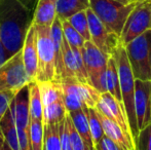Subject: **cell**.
I'll return each mask as SVG.
<instances>
[{
	"mask_svg": "<svg viewBox=\"0 0 151 150\" xmlns=\"http://www.w3.org/2000/svg\"><path fill=\"white\" fill-rule=\"evenodd\" d=\"M33 18V10L19 0H0V37L5 61L22 50Z\"/></svg>",
	"mask_w": 151,
	"mask_h": 150,
	"instance_id": "1",
	"label": "cell"
},
{
	"mask_svg": "<svg viewBox=\"0 0 151 150\" xmlns=\"http://www.w3.org/2000/svg\"><path fill=\"white\" fill-rule=\"evenodd\" d=\"M112 57L115 59L116 64H117L118 73H119L122 103L124 105L125 112H127V118H129L134 143H135V146H136V143H137L138 136H139V132H140L139 128H138L137 116H136V109H135L136 78L133 74V71H132L124 45L120 44L115 50V52H113Z\"/></svg>",
	"mask_w": 151,
	"mask_h": 150,
	"instance_id": "2",
	"label": "cell"
},
{
	"mask_svg": "<svg viewBox=\"0 0 151 150\" xmlns=\"http://www.w3.org/2000/svg\"><path fill=\"white\" fill-rule=\"evenodd\" d=\"M140 1L91 0V8L110 32L120 37L127 18Z\"/></svg>",
	"mask_w": 151,
	"mask_h": 150,
	"instance_id": "3",
	"label": "cell"
},
{
	"mask_svg": "<svg viewBox=\"0 0 151 150\" xmlns=\"http://www.w3.org/2000/svg\"><path fill=\"white\" fill-rule=\"evenodd\" d=\"M36 29L38 55V71L36 81L57 80L56 54L50 26L34 25Z\"/></svg>",
	"mask_w": 151,
	"mask_h": 150,
	"instance_id": "4",
	"label": "cell"
},
{
	"mask_svg": "<svg viewBox=\"0 0 151 150\" xmlns=\"http://www.w3.org/2000/svg\"><path fill=\"white\" fill-rule=\"evenodd\" d=\"M136 79L151 80V30L124 45Z\"/></svg>",
	"mask_w": 151,
	"mask_h": 150,
	"instance_id": "5",
	"label": "cell"
},
{
	"mask_svg": "<svg viewBox=\"0 0 151 150\" xmlns=\"http://www.w3.org/2000/svg\"><path fill=\"white\" fill-rule=\"evenodd\" d=\"M81 52L84 66L88 75V83L101 94L107 93L106 70L110 57L104 54L91 40L86 41Z\"/></svg>",
	"mask_w": 151,
	"mask_h": 150,
	"instance_id": "6",
	"label": "cell"
},
{
	"mask_svg": "<svg viewBox=\"0 0 151 150\" xmlns=\"http://www.w3.org/2000/svg\"><path fill=\"white\" fill-rule=\"evenodd\" d=\"M31 81L25 68L22 50L0 65V93L20 90Z\"/></svg>",
	"mask_w": 151,
	"mask_h": 150,
	"instance_id": "7",
	"label": "cell"
},
{
	"mask_svg": "<svg viewBox=\"0 0 151 150\" xmlns=\"http://www.w3.org/2000/svg\"><path fill=\"white\" fill-rule=\"evenodd\" d=\"M12 112L18 133L21 150H31L30 113H29V84L19 90L12 104Z\"/></svg>",
	"mask_w": 151,
	"mask_h": 150,
	"instance_id": "8",
	"label": "cell"
},
{
	"mask_svg": "<svg viewBox=\"0 0 151 150\" xmlns=\"http://www.w3.org/2000/svg\"><path fill=\"white\" fill-rule=\"evenodd\" d=\"M149 30H151V2L150 0H144L136 5L127 18L120 35L121 44L125 45Z\"/></svg>",
	"mask_w": 151,
	"mask_h": 150,
	"instance_id": "9",
	"label": "cell"
},
{
	"mask_svg": "<svg viewBox=\"0 0 151 150\" xmlns=\"http://www.w3.org/2000/svg\"><path fill=\"white\" fill-rule=\"evenodd\" d=\"M86 14L90 26L91 41L97 45L104 54L111 57L116 48L121 44L120 37L110 32L91 7L86 10Z\"/></svg>",
	"mask_w": 151,
	"mask_h": 150,
	"instance_id": "10",
	"label": "cell"
},
{
	"mask_svg": "<svg viewBox=\"0 0 151 150\" xmlns=\"http://www.w3.org/2000/svg\"><path fill=\"white\" fill-rule=\"evenodd\" d=\"M96 109L104 116L119 124L123 128V131L129 137L133 138L129 118H127V112H125L124 105L121 101L117 100L110 93H103L101 94V97L96 105Z\"/></svg>",
	"mask_w": 151,
	"mask_h": 150,
	"instance_id": "11",
	"label": "cell"
},
{
	"mask_svg": "<svg viewBox=\"0 0 151 150\" xmlns=\"http://www.w3.org/2000/svg\"><path fill=\"white\" fill-rule=\"evenodd\" d=\"M135 109L140 131L151 123V80L136 79Z\"/></svg>",
	"mask_w": 151,
	"mask_h": 150,
	"instance_id": "12",
	"label": "cell"
},
{
	"mask_svg": "<svg viewBox=\"0 0 151 150\" xmlns=\"http://www.w3.org/2000/svg\"><path fill=\"white\" fill-rule=\"evenodd\" d=\"M64 67L65 78L73 77L81 82L88 83V75L84 66L81 50L70 46L64 37Z\"/></svg>",
	"mask_w": 151,
	"mask_h": 150,
	"instance_id": "13",
	"label": "cell"
},
{
	"mask_svg": "<svg viewBox=\"0 0 151 150\" xmlns=\"http://www.w3.org/2000/svg\"><path fill=\"white\" fill-rule=\"evenodd\" d=\"M23 61L26 71L30 79L36 80L38 71V55H37V40H36V29L34 24L29 29L28 34L25 39L24 46L22 48Z\"/></svg>",
	"mask_w": 151,
	"mask_h": 150,
	"instance_id": "14",
	"label": "cell"
},
{
	"mask_svg": "<svg viewBox=\"0 0 151 150\" xmlns=\"http://www.w3.org/2000/svg\"><path fill=\"white\" fill-rule=\"evenodd\" d=\"M97 112L98 115H99L100 120L102 122V126H103L105 136H107L112 141H114L123 150H136V146H135V143H134L133 138L129 137L123 131V128H121L119 124L116 123L113 120L107 118L106 116H104L103 114L100 113L98 110Z\"/></svg>",
	"mask_w": 151,
	"mask_h": 150,
	"instance_id": "15",
	"label": "cell"
},
{
	"mask_svg": "<svg viewBox=\"0 0 151 150\" xmlns=\"http://www.w3.org/2000/svg\"><path fill=\"white\" fill-rule=\"evenodd\" d=\"M61 85L63 88L64 103L68 113L76 110H80L86 107L83 104L78 92L77 83L78 80L73 77H66L61 80Z\"/></svg>",
	"mask_w": 151,
	"mask_h": 150,
	"instance_id": "16",
	"label": "cell"
},
{
	"mask_svg": "<svg viewBox=\"0 0 151 150\" xmlns=\"http://www.w3.org/2000/svg\"><path fill=\"white\" fill-rule=\"evenodd\" d=\"M58 0H38L34 10L33 24L40 26H52L57 19Z\"/></svg>",
	"mask_w": 151,
	"mask_h": 150,
	"instance_id": "17",
	"label": "cell"
},
{
	"mask_svg": "<svg viewBox=\"0 0 151 150\" xmlns=\"http://www.w3.org/2000/svg\"><path fill=\"white\" fill-rule=\"evenodd\" d=\"M0 131L4 140V150H21L12 109L7 111L0 121Z\"/></svg>",
	"mask_w": 151,
	"mask_h": 150,
	"instance_id": "18",
	"label": "cell"
},
{
	"mask_svg": "<svg viewBox=\"0 0 151 150\" xmlns=\"http://www.w3.org/2000/svg\"><path fill=\"white\" fill-rule=\"evenodd\" d=\"M69 115L71 117L72 122H73L76 131L80 135L82 140L86 143L88 148L91 150H96L95 144H93V137H91V128H90V122H88V107H84L83 109H80V110L70 112Z\"/></svg>",
	"mask_w": 151,
	"mask_h": 150,
	"instance_id": "19",
	"label": "cell"
},
{
	"mask_svg": "<svg viewBox=\"0 0 151 150\" xmlns=\"http://www.w3.org/2000/svg\"><path fill=\"white\" fill-rule=\"evenodd\" d=\"M91 7V0H58L57 18L61 21L70 19L80 11L88 10Z\"/></svg>",
	"mask_w": 151,
	"mask_h": 150,
	"instance_id": "20",
	"label": "cell"
},
{
	"mask_svg": "<svg viewBox=\"0 0 151 150\" xmlns=\"http://www.w3.org/2000/svg\"><path fill=\"white\" fill-rule=\"evenodd\" d=\"M29 113L31 120L43 122V103L39 84L36 80L29 83Z\"/></svg>",
	"mask_w": 151,
	"mask_h": 150,
	"instance_id": "21",
	"label": "cell"
},
{
	"mask_svg": "<svg viewBox=\"0 0 151 150\" xmlns=\"http://www.w3.org/2000/svg\"><path fill=\"white\" fill-rule=\"evenodd\" d=\"M38 84H39V90L40 94H41L43 107L52 104V103H56L58 101L64 100L63 88H62L60 81H58V80L42 81L38 82Z\"/></svg>",
	"mask_w": 151,
	"mask_h": 150,
	"instance_id": "22",
	"label": "cell"
},
{
	"mask_svg": "<svg viewBox=\"0 0 151 150\" xmlns=\"http://www.w3.org/2000/svg\"><path fill=\"white\" fill-rule=\"evenodd\" d=\"M106 84H107V92L110 93L113 97H115L117 100L122 102L119 73H118L116 61L112 56L108 60L107 70H106Z\"/></svg>",
	"mask_w": 151,
	"mask_h": 150,
	"instance_id": "23",
	"label": "cell"
},
{
	"mask_svg": "<svg viewBox=\"0 0 151 150\" xmlns=\"http://www.w3.org/2000/svg\"><path fill=\"white\" fill-rule=\"evenodd\" d=\"M68 114L64 100L43 107V124H60Z\"/></svg>",
	"mask_w": 151,
	"mask_h": 150,
	"instance_id": "24",
	"label": "cell"
},
{
	"mask_svg": "<svg viewBox=\"0 0 151 150\" xmlns=\"http://www.w3.org/2000/svg\"><path fill=\"white\" fill-rule=\"evenodd\" d=\"M44 150H62L60 124L44 126Z\"/></svg>",
	"mask_w": 151,
	"mask_h": 150,
	"instance_id": "25",
	"label": "cell"
},
{
	"mask_svg": "<svg viewBox=\"0 0 151 150\" xmlns=\"http://www.w3.org/2000/svg\"><path fill=\"white\" fill-rule=\"evenodd\" d=\"M31 150H44V124L42 121H30Z\"/></svg>",
	"mask_w": 151,
	"mask_h": 150,
	"instance_id": "26",
	"label": "cell"
},
{
	"mask_svg": "<svg viewBox=\"0 0 151 150\" xmlns=\"http://www.w3.org/2000/svg\"><path fill=\"white\" fill-rule=\"evenodd\" d=\"M62 27H63L64 37L70 44V46L73 48H79L82 50L86 43L84 38L76 31V29L69 23L68 20L62 21Z\"/></svg>",
	"mask_w": 151,
	"mask_h": 150,
	"instance_id": "27",
	"label": "cell"
},
{
	"mask_svg": "<svg viewBox=\"0 0 151 150\" xmlns=\"http://www.w3.org/2000/svg\"><path fill=\"white\" fill-rule=\"evenodd\" d=\"M68 21L76 29V31L84 38L86 41H90L91 33H90V26H88V14H86V10L74 14L70 19H68Z\"/></svg>",
	"mask_w": 151,
	"mask_h": 150,
	"instance_id": "28",
	"label": "cell"
},
{
	"mask_svg": "<svg viewBox=\"0 0 151 150\" xmlns=\"http://www.w3.org/2000/svg\"><path fill=\"white\" fill-rule=\"evenodd\" d=\"M88 122H90L91 137H93V144H95L96 147V144L105 136V134H104L102 122L100 120L96 108H88Z\"/></svg>",
	"mask_w": 151,
	"mask_h": 150,
	"instance_id": "29",
	"label": "cell"
},
{
	"mask_svg": "<svg viewBox=\"0 0 151 150\" xmlns=\"http://www.w3.org/2000/svg\"><path fill=\"white\" fill-rule=\"evenodd\" d=\"M66 119H67L68 126H69V133H70V137H71L72 145H73V150H91L88 148V145H86V143L82 140V138L78 134V132L76 131L69 113L66 116Z\"/></svg>",
	"mask_w": 151,
	"mask_h": 150,
	"instance_id": "30",
	"label": "cell"
},
{
	"mask_svg": "<svg viewBox=\"0 0 151 150\" xmlns=\"http://www.w3.org/2000/svg\"><path fill=\"white\" fill-rule=\"evenodd\" d=\"M18 93L19 90H6L0 93V121L10 109V106Z\"/></svg>",
	"mask_w": 151,
	"mask_h": 150,
	"instance_id": "31",
	"label": "cell"
},
{
	"mask_svg": "<svg viewBox=\"0 0 151 150\" xmlns=\"http://www.w3.org/2000/svg\"><path fill=\"white\" fill-rule=\"evenodd\" d=\"M136 150H151V123L140 130Z\"/></svg>",
	"mask_w": 151,
	"mask_h": 150,
	"instance_id": "32",
	"label": "cell"
},
{
	"mask_svg": "<svg viewBox=\"0 0 151 150\" xmlns=\"http://www.w3.org/2000/svg\"><path fill=\"white\" fill-rule=\"evenodd\" d=\"M60 134H61V142L62 150H73L71 137L69 133V126H68L67 119L65 118L64 121L60 123Z\"/></svg>",
	"mask_w": 151,
	"mask_h": 150,
	"instance_id": "33",
	"label": "cell"
},
{
	"mask_svg": "<svg viewBox=\"0 0 151 150\" xmlns=\"http://www.w3.org/2000/svg\"><path fill=\"white\" fill-rule=\"evenodd\" d=\"M96 150H123L118 144L112 141L107 136H104L96 144Z\"/></svg>",
	"mask_w": 151,
	"mask_h": 150,
	"instance_id": "34",
	"label": "cell"
},
{
	"mask_svg": "<svg viewBox=\"0 0 151 150\" xmlns=\"http://www.w3.org/2000/svg\"><path fill=\"white\" fill-rule=\"evenodd\" d=\"M21 3L24 4L26 7H28L29 9L31 10H35V7H36V4H37L38 0H19Z\"/></svg>",
	"mask_w": 151,
	"mask_h": 150,
	"instance_id": "35",
	"label": "cell"
},
{
	"mask_svg": "<svg viewBox=\"0 0 151 150\" xmlns=\"http://www.w3.org/2000/svg\"><path fill=\"white\" fill-rule=\"evenodd\" d=\"M0 150H4V140L2 137L1 131H0Z\"/></svg>",
	"mask_w": 151,
	"mask_h": 150,
	"instance_id": "36",
	"label": "cell"
},
{
	"mask_svg": "<svg viewBox=\"0 0 151 150\" xmlns=\"http://www.w3.org/2000/svg\"><path fill=\"white\" fill-rule=\"evenodd\" d=\"M3 56V48H2V43H1V37H0V59ZM4 57V56H3ZM1 65V64H0Z\"/></svg>",
	"mask_w": 151,
	"mask_h": 150,
	"instance_id": "37",
	"label": "cell"
},
{
	"mask_svg": "<svg viewBox=\"0 0 151 150\" xmlns=\"http://www.w3.org/2000/svg\"><path fill=\"white\" fill-rule=\"evenodd\" d=\"M132 1H140V0H132Z\"/></svg>",
	"mask_w": 151,
	"mask_h": 150,
	"instance_id": "38",
	"label": "cell"
},
{
	"mask_svg": "<svg viewBox=\"0 0 151 150\" xmlns=\"http://www.w3.org/2000/svg\"><path fill=\"white\" fill-rule=\"evenodd\" d=\"M140 1H144V0H140Z\"/></svg>",
	"mask_w": 151,
	"mask_h": 150,
	"instance_id": "39",
	"label": "cell"
},
{
	"mask_svg": "<svg viewBox=\"0 0 151 150\" xmlns=\"http://www.w3.org/2000/svg\"><path fill=\"white\" fill-rule=\"evenodd\" d=\"M150 2H151V0H150Z\"/></svg>",
	"mask_w": 151,
	"mask_h": 150,
	"instance_id": "40",
	"label": "cell"
}]
</instances>
